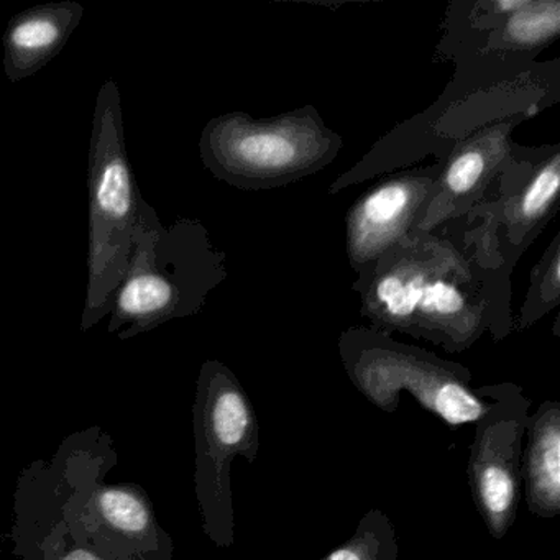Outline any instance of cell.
Returning a JSON list of instances; mask_svg holds the SVG:
<instances>
[{
	"mask_svg": "<svg viewBox=\"0 0 560 560\" xmlns=\"http://www.w3.org/2000/svg\"><path fill=\"white\" fill-rule=\"evenodd\" d=\"M84 18L74 0L35 5L9 22L4 40V73L12 83L28 80L50 63Z\"/></svg>",
	"mask_w": 560,
	"mask_h": 560,
	"instance_id": "cell-11",
	"label": "cell"
},
{
	"mask_svg": "<svg viewBox=\"0 0 560 560\" xmlns=\"http://www.w3.org/2000/svg\"><path fill=\"white\" fill-rule=\"evenodd\" d=\"M90 250L88 291L81 329H93L109 314L114 293L126 275L139 221L140 195L124 133L122 97L116 81L97 93L91 132Z\"/></svg>",
	"mask_w": 560,
	"mask_h": 560,
	"instance_id": "cell-3",
	"label": "cell"
},
{
	"mask_svg": "<svg viewBox=\"0 0 560 560\" xmlns=\"http://www.w3.org/2000/svg\"><path fill=\"white\" fill-rule=\"evenodd\" d=\"M317 560H401L388 514L372 508L357 524L352 537Z\"/></svg>",
	"mask_w": 560,
	"mask_h": 560,
	"instance_id": "cell-14",
	"label": "cell"
},
{
	"mask_svg": "<svg viewBox=\"0 0 560 560\" xmlns=\"http://www.w3.org/2000/svg\"><path fill=\"white\" fill-rule=\"evenodd\" d=\"M340 362L357 392L385 415H396L399 396L409 393L424 411L455 431L475 424L488 401L471 386V372L462 363L398 342L373 327H350L337 340Z\"/></svg>",
	"mask_w": 560,
	"mask_h": 560,
	"instance_id": "cell-5",
	"label": "cell"
},
{
	"mask_svg": "<svg viewBox=\"0 0 560 560\" xmlns=\"http://www.w3.org/2000/svg\"><path fill=\"white\" fill-rule=\"evenodd\" d=\"M94 516L132 540L156 536L155 516L145 494L132 487H106L94 493Z\"/></svg>",
	"mask_w": 560,
	"mask_h": 560,
	"instance_id": "cell-13",
	"label": "cell"
},
{
	"mask_svg": "<svg viewBox=\"0 0 560 560\" xmlns=\"http://www.w3.org/2000/svg\"><path fill=\"white\" fill-rule=\"evenodd\" d=\"M441 163L399 172L360 196L346 219V250L357 278L416 231L435 195Z\"/></svg>",
	"mask_w": 560,
	"mask_h": 560,
	"instance_id": "cell-9",
	"label": "cell"
},
{
	"mask_svg": "<svg viewBox=\"0 0 560 560\" xmlns=\"http://www.w3.org/2000/svg\"><path fill=\"white\" fill-rule=\"evenodd\" d=\"M527 510L539 520L560 516V402H540L530 415L521 458Z\"/></svg>",
	"mask_w": 560,
	"mask_h": 560,
	"instance_id": "cell-12",
	"label": "cell"
},
{
	"mask_svg": "<svg viewBox=\"0 0 560 560\" xmlns=\"http://www.w3.org/2000/svg\"><path fill=\"white\" fill-rule=\"evenodd\" d=\"M488 408L475 422L468 448L467 478L471 500L493 539L508 536L520 508L521 458L533 401L514 383L477 388Z\"/></svg>",
	"mask_w": 560,
	"mask_h": 560,
	"instance_id": "cell-7",
	"label": "cell"
},
{
	"mask_svg": "<svg viewBox=\"0 0 560 560\" xmlns=\"http://www.w3.org/2000/svg\"><path fill=\"white\" fill-rule=\"evenodd\" d=\"M225 278L228 257L212 244L201 221L178 219L165 228L142 198L129 265L107 314V332L127 340L196 316Z\"/></svg>",
	"mask_w": 560,
	"mask_h": 560,
	"instance_id": "cell-2",
	"label": "cell"
},
{
	"mask_svg": "<svg viewBox=\"0 0 560 560\" xmlns=\"http://www.w3.org/2000/svg\"><path fill=\"white\" fill-rule=\"evenodd\" d=\"M195 487L202 530L218 547L235 542L232 464L244 457L254 465L260 454L257 411L242 383L225 363H202L192 406Z\"/></svg>",
	"mask_w": 560,
	"mask_h": 560,
	"instance_id": "cell-6",
	"label": "cell"
},
{
	"mask_svg": "<svg viewBox=\"0 0 560 560\" xmlns=\"http://www.w3.org/2000/svg\"><path fill=\"white\" fill-rule=\"evenodd\" d=\"M559 201L560 143L526 147L514 142L510 159L477 205L490 215L498 252L511 270L556 218Z\"/></svg>",
	"mask_w": 560,
	"mask_h": 560,
	"instance_id": "cell-8",
	"label": "cell"
},
{
	"mask_svg": "<svg viewBox=\"0 0 560 560\" xmlns=\"http://www.w3.org/2000/svg\"><path fill=\"white\" fill-rule=\"evenodd\" d=\"M343 140L307 106L270 119L228 113L209 120L199 153L212 176L242 191L293 185L329 166Z\"/></svg>",
	"mask_w": 560,
	"mask_h": 560,
	"instance_id": "cell-4",
	"label": "cell"
},
{
	"mask_svg": "<svg viewBox=\"0 0 560 560\" xmlns=\"http://www.w3.org/2000/svg\"><path fill=\"white\" fill-rule=\"evenodd\" d=\"M511 268L491 219L475 206L431 231H412L357 278L360 314L373 329L428 340L448 353L514 330Z\"/></svg>",
	"mask_w": 560,
	"mask_h": 560,
	"instance_id": "cell-1",
	"label": "cell"
},
{
	"mask_svg": "<svg viewBox=\"0 0 560 560\" xmlns=\"http://www.w3.org/2000/svg\"><path fill=\"white\" fill-rule=\"evenodd\" d=\"M58 560H104L101 559L96 553L91 552V550L86 549H73L70 552L65 553Z\"/></svg>",
	"mask_w": 560,
	"mask_h": 560,
	"instance_id": "cell-16",
	"label": "cell"
},
{
	"mask_svg": "<svg viewBox=\"0 0 560 560\" xmlns=\"http://www.w3.org/2000/svg\"><path fill=\"white\" fill-rule=\"evenodd\" d=\"M533 114H514L487 124L448 149L435 182V195L416 231H431L448 219L470 212L481 201L488 183L513 150V130Z\"/></svg>",
	"mask_w": 560,
	"mask_h": 560,
	"instance_id": "cell-10",
	"label": "cell"
},
{
	"mask_svg": "<svg viewBox=\"0 0 560 560\" xmlns=\"http://www.w3.org/2000/svg\"><path fill=\"white\" fill-rule=\"evenodd\" d=\"M560 304V232L530 271V283L520 316L514 317V330L523 332L539 323Z\"/></svg>",
	"mask_w": 560,
	"mask_h": 560,
	"instance_id": "cell-15",
	"label": "cell"
}]
</instances>
